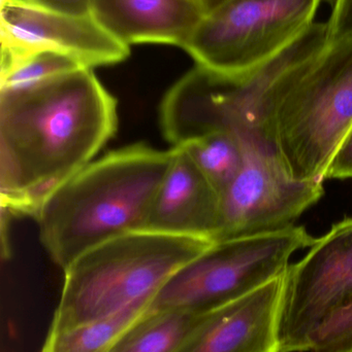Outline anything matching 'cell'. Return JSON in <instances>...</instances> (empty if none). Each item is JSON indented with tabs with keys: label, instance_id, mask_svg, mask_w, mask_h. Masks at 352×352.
I'll use <instances>...</instances> for the list:
<instances>
[{
	"label": "cell",
	"instance_id": "cell-5",
	"mask_svg": "<svg viewBox=\"0 0 352 352\" xmlns=\"http://www.w3.org/2000/svg\"><path fill=\"white\" fill-rule=\"evenodd\" d=\"M279 352H352V217L284 273Z\"/></svg>",
	"mask_w": 352,
	"mask_h": 352
},
{
	"label": "cell",
	"instance_id": "cell-10",
	"mask_svg": "<svg viewBox=\"0 0 352 352\" xmlns=\"http://www.w3.org/2000/svg\"><path fill=\"white\" fill-rule=\"evenodd\" d=\"M284 274L203 318L177 352H279Z\"/></svg>",
	"mask_w": 352,
	"mask_h": 352
},
{
	"label": "cell",
	"instance_id": "cell-18",
	"mask_svg": "<svg viewBox=\"0 0 352 352\" xmlns=\"http://www.w3.org/2000/svg\"><path fill=\"white\" fill-rule=\"evenodd\" d=\"M327 24L331 41L352 36V0H338Z\"/></svg>",
	"mask_w": 352,
	"mask_h": 352
},
{
	"label": "cell",
	"instance_id": "cell-3",
	"mask_svg": "<svg viewBox=\"0 0 352 352\" xmlns=\"http://www.w3.org/2000/svg\"><path fill=\"white\" fill-rule=\"evenodd\" d=\"M173 148L132 144L93 160L56 188L37 213L39 239L65 270L85 252L145 231Z\"/></svg>",
	"mask_w": 352,
	"mask_h": 352
},
{
	"label": "cell",
	"instance_id": "cell-15",
	"mask_svg": "<svg viewBox=\"0 0 352 352\" xmlns=\"http://www.w3.org/2000/svg\"><path fill=\"white\" fill-rule=\"evenodd\" d=\"M179 146L222 197L237 177L243 162L238 136L229 130H218Z\"/></svg>",
	"mask_w": 352,
	"mask_h": 352
},
{
	"label": "cell",
	"instance_id": "cell-2",
	"mask_svg": "<svg viewBox=\"0 0 352 352\" xmlns=\"http://www.w3.org/2000/svg\"><path fill=\"white\" fill-rule=\"evenodd\" d=\"M258 129L298 182L324 180L352 127V36L315 23L242 86Z\"/></svg>",
	"mask_w": 352,
	"mask_h": 352
},
{
	"label": "cell",
	"instance_id": "cell-8",
	"mask_svg": "<svg viewBox=\"0 0 352 352\" xmlns=\"http://www.w3.org/2000/svg\"><path fill=\"white\" fill-rule=\"evenodd\" d=\"M225 129L239 138L243 162L221 197V223L215 241L291 227L324 196V180L298 182L283 166L253 118L231 109Z\"/></svg>",
	"mask_w": 352,
	"mask_h": 352
},
{
	"label": "cell",
	"instance_id": "cell-7",
	"mask_svg": "<svg viewBox=\"0 0 352 352\" xmlns=\"http://www.w3.org/2000/svg\"><path fill=\"white\" fill-rule=\"evenodd\" d=\"M322 0H227L207 12L185 50L196 65L250 80L314 23Z\"/></svg>",
	"mask_w": 352,
	"mask_h": 352
},
{
	"label": "cell",
	"instance_id": "cell-6",
	"mask_svg": "<svg viewBox=\"0 0 352 352\" xmlns=\"http://www.w3.org/2000/svg\"><path fill=\"white\" fill-rule=\"evenodd\" d=\"M314 242L296 226L212 242L171 277L150 309L214 311L284 274L291 256Z\"/></svg>",
	"mask_w": 352,
	"mask_h": 352
},
{
	"label": "cell",
	"instance_id": "cell-9",
	"mask_svg": "<svg viewBox=\"0 0 352 352\" xmlns=\"http://www.w3.org/2000/svg\"><path fill=\"white\" fill-rule=\"evenodd\" d=\"M1 54L55 52L84 67L114 65L130 47L116 41L89 16L52 12L26 0H6L0 8Z\"/></svg>",
	"mask_w": 352,
	"mask_h": 352
},
{
	"label": "cell",
	"instance_id": "cell-11",
	"mask_svg": "<svg viewBox=\"0 0 352 352\" xmlns=\"http://www.w3.org/2000/svg\"><path fill=\"white\" fill-rule=\"evenodd\" d=\"M221 223V195L181 146L151 207L145 231L214 242Z\"/></svg>",
	"mask_w": 352,
	"mask_h": 352
},
{
	"label": "cell",
	"instance_id": "cell-12",
	"mask_svg": "<svg viewBox=\"0 0 352 352\" xmlns=\"http://www.w3.org/2000/svg\"><path fill=\"white\" fill-rule=\"evenodd\" d=\"M90 14L116 41L184 49L204 12L194 0H90Z\"/></svg>",
	"mask_w": 352,
	"mask_h": 352
},
{
	"label": "cell",
	"instance_id": "cell-1",
	"mask_svg": "<svg viewBox=\"0 0 352 352\" xmlns=\"http://www.w3.org/2000/svg\"><path fill=\"white\" fill-rule=\"evenodd\" d=\"M117 126V101L89 68L24 90H0L1 211L35 219Z\"/></svg>",
	"mask_w": 352,
	"mask_h": 352
},
{
	"label": "cell",
	"instance_id": "cell-16",
	"mask_svg": "<svg viewBox=\"0 0 352 352\" xmlns=\"http://www.w3.org/2000/svg\"><path fill=\"white\" fill-rule=\"evenodd\" d=\"M80 68L86 67L55 52L1 54L0 90L32 88Z\"/></svg>",
	"mask_w": 352,
	"mask_h": 352
},
{
	"label": "cell",
	"instance_id": "cell-20",
	"mask_svg": "<svg viewBox=\"0 0 352 352\" xmlns=\"http://www.w3.org/2000/svg\"><path fill=\"white\" fill-rule=\"evenodd\" d=\"M194 1L200 6V10H203L205 14H207V12H211V10H215L217 6H220V4H222L223 2L227 1V0H194ZM337 1H338V0H322V2L328 3L329 6H331V8L336 6Z\"/></svg>",
	"mask_w": 352,
	"mask_h": 352
},
{
	"label": "cell",
	"instance_id": "cell-4",
	"mask_svg": "<svg viewBox=\"0 0 352 352\" xmlns=\"http://www.w3.org/2000/svg\"><path fill=\"white\" fill-rule=\"evenodd\" d=\"M212 241L138 231L83 254L64 272L61 297L49 332L105 320L153 301L171 277Z\"/></svg>",
	"mask_w": 352,
	"mask_h": 352
},
{
	"label": "cell",
	"instance_id": "cell-19",
	"mask_svg": "<svg viewBox=\"0 0 352 352\" xmlns=\"http://www.w3.org/2000/svg\"><path fill=\"white\" fill-rule=\"evenodd\" d=\"M29 3L52 12L72 16H89L90 0H26Z\"/></svg>",
	"mask_w": 352,
	"mask_h": 352
},
{
	"label": "cell",
	"instance_id": "cell-17",
	"mask_svg": "<svg viewBox=\"0 0 352 352\" xmlns=\"http://www.w3.org/2000/svg\"><path fill=\"white\" fill-rule=\"evenodd\" d=\"M329 178H352V127L327 168L324 179Z\"/></svg>",
	"mask_w": 352,
	"mask_h": 352
},
{
	"label": "cell",
	"instance_id": "cell-21",
	"mask_svg": "<svg viewBox=\"0 0 352 352\" xmlns=\"http://www.w3.org/2000/svg\"><path fill=\"white\" fill-rule=\"evenodd\" d=\"M6 1V0H0V2Z\"/></svg>",
	"mask_w": 352,
	"mask_h": 352
},
{
	"label": "cell",
	"instance_id": "cell-14",
	"mask_svg": "<svg viewBox=\"0 0 352 352\" xmlns=\"http://www.w3.org/2000/svg\"><path fill=\"white\" fill-rule=\"evenodd\" d=\"M152 301H143L105 320L60 332H48L41 352H109L117 339L138 322Z\"/></svg>",
	"mask_w": 352,
	"mask_h": 352
},
{
	"label": "cell",
	"instance_id": "cell-13",
	"mask_svg": "<svg viewBox=\"0 0 352 352\" xmlns=\"http://www.w3.org/2000/svg\"><path fill=\"white\" fill-rule=\"evenodd\" d=\"M205 316L149 308L117 339L109 352H177Z\"/></svg>",
	"mask_w": 352,
	"mask_h": 352
}]
</instances>
